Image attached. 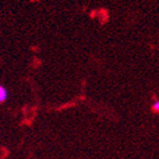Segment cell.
Returning a JSON list of instances; mask_svg holds the SVG:
<instances>
[{"label": "cell", "mask_w": 159, "mask_h": 159, "mask_svg": "<svg viewBox=\"0 0 159 159\" xmlns=\"http://www.w3.org/2000/svg\"><path fill=\"white\" fill-rule=\"evenodd\" d=\"M8 98V91L2 84H0V103H3Z\"/></svg>", "instance_id": "cell-1"}, {"label": "cell", "mask_w": 159, "mask_h": 159, "mask_svg": "<svg viewBox=\"0 0 159 159\" xmlns=\"http://www.w3.org/2000/svg\"><path fill=\"white\" fill-rule=\"evenodd\" d=\"M151 109H152L153 113L159 114V99L156 100V101L152 103V106H151Z\"/></svg>", "instance_id": "cell-2"}]
</instances>
